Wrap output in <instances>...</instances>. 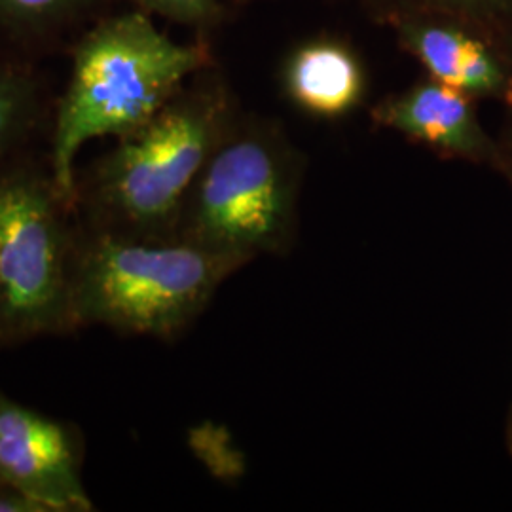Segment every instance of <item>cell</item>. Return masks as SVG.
<instances>
[{"mask_svg": "<svg viewBox=\"0 0 512 512\" xmlns=\"http://www.w3.org/2000/svg\"><path fill=\"white\" fill-rule=\"evenodd\" d=\"M207 63L202 46L167 37L145 12L97 21L74 48L55 114L50 173L61 196L74 205V162L86 143L143 128Z\"/></svg>", "mask_w": 512, "mask_h": 512, "instance_id": "cell-1", "label": "cell"}, {"mask_svg": "<svg viewBox=\"0 0 512 512\" xmlns=\"http://www.w3.org/2000/svg\"><path fill=\"white\" fill-rule=\"evenodd\" d=\"M0 512H48V509L42 503H38L37 499H33L31 495L23 494L8 484H2Z\"/></svg>", "mask_w": 512, "mask_h": 512, "instance_id": "cell-13", "label": "cell"}, {"mask_svg": "<svg viewBox=\"0 0 512 512\" xmlns=\"http://www.w3.org/2000/svg\"><path fill=\"white\" fill-rule=\"evenodd\" d=\"M226 101L215 88L177 93L143 128L118 139L90 179L76 183L74 203L93 232L175 238L184 203L224 139Z\"/></svg>", "mask_w": 512, "mask_h": 512, "instance_id": "cell-2", "label": "cell"}, {"mask_svg": "<svg viewBox=\"0 0 512 512\" xmlns=\"http://www.w3.org/2000/svg\"><path fill=\"white\" fill-rule=\"evenodd\" d=\"M291 209V173L272 141L224 137L188 194L175 238L251 260L283 245Z\"/></svg>", "mask_w": 512, "mask_h": 512, "instance_id": "cell-5", "label": "cell"}, {"mask_svg": "<svg viewBox=\"0 0 512 512\" xmlns=\"http://www.w3.org/2000/svg\"><path fill=\"white\" fill-rule=\"evenodd\" d=\"M141 10L179 23H205L219 14L217 0H131Z\"/></svg>", "mask_w": 512, "mask_h": 512, "instance_id": "cell-12", "label": "cell"}, {"mask_svg": "<svg viewBox=\"0 0 512 512\" xmlns=\"http://www.w3.org/2000/svg\"><path fill=\"white\" fill-rule=\"evenodd\" d=\"M247 258L183 238L92 232L76 249L73 321L173 338L209 304Z\"/></svg>", "mask_w": 512, "mask_h": 512, "instance_id": "cell-3", "label": "cell"}, {"mask_svg": "<svg viewBox=\"0 0 512 512\" xmlns=\"http://www.w3.org/2000/svg\"><path fill=\"white\" fill-rule=\"evenodd\" d=\"M73 207L52 173H0V340L73 329Z\"/></svg>", "mask_w": 512, "mask_h": 512, "instance_id": "cell-4", "label": "cell"}, {"mask_svg": "<svg viewBox=\"0 0 512 512\" xmlns=\"http://www.w3.org/2000/svg\"><path fill=\"white\" fill-rule=\"evenodd\" d=\"M42 92L29 67L0 57V165L37 128Z\"/></svg>", "mask_w": 512, "mask_h": 512, "instance_id": "cell-10", "label": "cell"}, {"mask_svg": "<svg viewBox=\"0 0 512 512\" xmlns=\"http://www.w3.org/2000/svg\"><path fill=\"white\" fill-rule=\"evenodd\" d=\"M380 124L444 152L467 154L478 147V129L467 93L442 82L416 86L376 110Z\"/></svg>", "mask_w": 512, "mask_h": 512, "instance_id": "cell-7", "label": "cell"}, {"mask_svg": "<svg viewBox=\"0 0 512 512\" xmlns=\"http://www.w3.org/2000/svg\"><path fill=\"white\" fill-rule=\"evenodd\" d=\"M408 42L431 76L465 93L494 92L501 73L494 57L475 38L442 25H421L408 31Z\"/></svg>", "mask_w": 512, "mask_h": 512, "instance_id": "cell-9", "label": "cell"}, {"mask_svg": "<svg viewBox=\"0 0 512 512\" xmlns=\"http://www.w3.org/2000/svg\"><path fill=\"white\" fill-rule=\"evenodd\" d=\"M287 86L294 101L321 116H340L363 95V73L344 46L317 42L293 55Z\"/></svg>", "mask_w": 512, "mask_h": 512, "instance_id": "cell-8", "label": "cell"}, {"mask_svg": "<svg viewBox=\"0 0 512 512\" xmlns=\"http://www.w3.org/2000/svg\"><path fill=\"white\" fill-rule=\"evenodd\" d=\"M97 0H0V29L35 44L55 38L90 14Z\"/></svg>", "mask_w": 512, "mask_h": 512, "instance_id": "cell-11", "label": "cell"}, {"mask_svg": "<svg viewBox=\"0 0 512 512\" xmlns=\"http://www.w3.org/2000/svg\"><path fill=\"white\" fill-rule=\"evenodd\" d=\"M73 431L0 393V482L48 512L93 511Z\"/></svg>", "mask_w": 512, "mask_h": 512, "instance_id": "cell-6", "label": "cell"}, {"mask_svg": "<svg viewBox=\"0 0 512 512\" xmlns=\"http://www.w3.org/2000/svg\"><path fill=\"white\" fill-rule=\"evenodd\" d=\"M442 4H450V6H488L495 4L501 0H439Z\"/></svg>", "mask_w": 512, "mask_h": 512, "instance_id": "cell-14", "label": "cell"}]
</instances>
